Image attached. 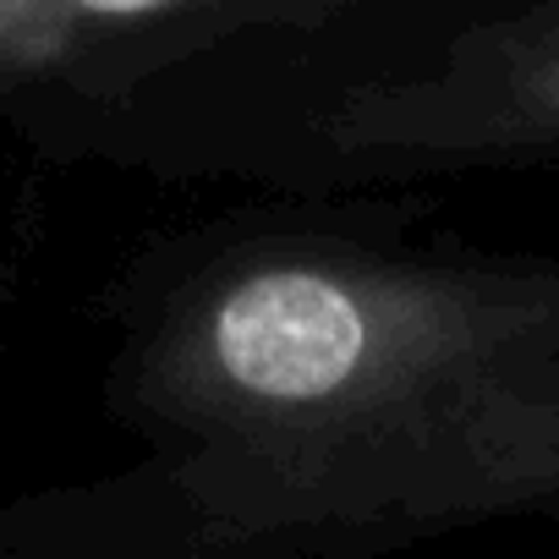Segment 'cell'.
<instances>
[{
	"mask_svg": "<svg viewBox=\"0 0 559 559\" xmlns=\"http://www.w3.org/2000/svg\"><path fill=\"white\" fill-rule=\"evenodd\" d=\"M187 548L401 537L559 499V274L258 247L132 384Z\"/></svg>",
	"mask_w": 559,
	"mask_h": 559,
	"instance_id": "1",
	"label": "cell"
},
{
	"mask_svg": "<svg viewBox=\"0 0 559 559\" xmlns=\"http://www.w3.org/2000/svg\"><path fill=\"white\" fill-rule=\"evenodd\" d=\"M335 138L357 159L395 165L559 148V0L466 34L423 78L362 88Z\"/></svg>",
	"mask_w": 559,
	"mask_h": 559,
	"instance_id": "2",
	"label": "cell"
},
{
	"mask_svg": "<svg viewBox=\"0 0 559 559\" xmlns=\"http://www.w3.org/2000/svg\"><path fill=\"white\" fill-rule=\"evenodd\" d=\"M219 0H0V83L67 72L132 34H159Z\"/></svg>",
	"mask_w": 559,
	"mask_h": 559,
	"instance_id": "3",
	"label": "cell"
}]
</instances>
